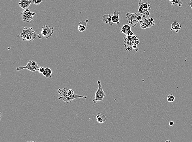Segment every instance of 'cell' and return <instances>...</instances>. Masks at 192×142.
<instances>
[{"label":"cell","instance_id":"44dd1931","mask_svg":"<svg viewBox=\"0 0 192 142\" xmlns=\"http://www.w3.org/2000/svg\"><path fill=\"white\" fill-rule=\"evenodd\" d=\"M143 22H145L146 24H147V28H150L152 26V24L150 22H149V21L148 20V19L145 18L144 19H143Z\"/></svg>","mask_w":192,"mask_h":142},{"label":"cell","instance_id":"e575fe53","mask_svg":"<svg viewBox=\"0 0 192 142\" xmlns=\"http://www.w3.org/2000/svg\"></svg>","mask_w":192,"mask_h":142},{"label":"cell","instance_id":"ac0fdd59","mask_svg":"<svg viewBox=\"0 0 192 142\" xmlns=\"http://www.w3.org/2000/svg\"><path fill=\"white\" fill-rule=\"evenodd\" d=\"M141 5H142L143 8L146 9L147 11H149V10H150V5L148 3V2L146 1H143V2H142Z\"/></svg>","mask_w":192,"mask_h":142},{"label":"cell","instance_id":"30bf717a","mask_svg":"<svg viewBox=\"0 0 192 142\" xmlns=\"http://www.w3.org/2000/svg\"><path fill=\"white\" fill-rule=\"evenodd\" d=\"M96 118L97 122L100 124L104 123L107 120L105 115L102 113H98V114L96 116Z\"/></svg>","mask_w":192,"mask_h":142},{"label":"cell","instance_id":"7c38bea8","mask_svg":"<svg viewBox=\"0 0 192 142\" xmlns=\"http://www.w3.org/2000/svg\"><path fill=\"white\" fill-rule=\"evenodd\" d=\"M181 27V25H180L178 22H174L172 24L171 30H175L176 33H178L180 31Z\"/></svg>","mask_w":192,"mask_h":142},{"label":"cell","instance_id":"6da1fadb","mask_svg":"<svg viewBox=\"0 0 192 142\" xmlns=\"http://www.w3.org/2000/svg\"><path fill=\"white\" fill-rule=\"evenodd\" d=\"M18 37L22 38V41H27L32 42L36 37V32L33 30V27L28 28L25 27L23 30V31L20 34H19Z\"/></svg>","mask_w":192,"mask_h":142},{"label":"cell","instance_id":"9c48e42d","mask_svg":"<svg viewBox=\"0 0 192 142\" xmlns=\"http://www.w3.org/2000/svg\"><path fill=\"white\" fill-rule=\"evenodd\" d=\"M102 20L106 24H109V25H113V22H112V16L111 14H106L104 15L102 18Z\"/></svg>","mask_w":192,"mask_h":142},{"label":"cell","instance_id":"5b68a950","mask_svg":"<svg viewBox=\"0 0 192 142\" xmlns=\"http://www.w3.org/2000/svg\"><path fill=\"white\" fill-rule=\"evenodd\" d=\"M79 98H87V97L86 96H80L75 93H74V94L72 95L71 96L67 94L63 96H60V97L58 98V99L60 100H63L66 103H71L73 99Z\"/></svg>","mask_w":192,"mask_h":142},{"label":"cell","instance_id":"cb8c5ba5","mask_svg":"<svg viewBox=\"0 0 192 142\" xmlns=\"http://www.w3.org/2000/svg\"><path fill=\"white\" fill-rule=\"evenodd\" d=\"M143 16H142V15L139 13L138 15L137 16V20L138 21V22H141V21H142L143 19Z\"/></svg>","mask_w":192,"mask_h":142},{"label":"cell","instance_id":"4dcf8cb0","mask_svg":"<svg viewBox=\"0 0 192 142\" xmlns=\"http://www.w3.org/2000/svg\"><path fill=\"white\" fill-rule=\"evenodd\" d=\"M114 14H115V15H119V12L118 11H114Z\"/></svg>","mask_w":192,"mask_h":142},{"label":"cell","instance_id":"4316f807","mask_svg":"<svg viewBox=\"0 0 192 142\" xmlns=\"http://www.w3.org/2000/svg\"><path fill=\"white\" fill-rule=\"evenodd\" d=\"M68 94L69 95L71 96L72 95L74 94V91H73V90L71 89H68Z\"/></svg>","mask_w":192,"mask_h":142},{"label":"cell","instance_id":"3957f363","mask_svg":"<svg viewBox=\"0 0 192 142\" xmlns=\"http://www.w3.org/2000/svg\"><path fill=\"white\" fill-rule=\"evenodd\" d=\"M98 89L95 92V98L93 101L94 104H96L98 102L102 100L106 95L103 91L101 81L99 80L98 81Z\"/></svg>","mask_w":192,"mask_h":142},{"label":"cell","instance_id":"2e32d148","mask_svg":"<svg viewBox=\"0 0 192 142\" xmlns=\"http://www.w3.org/2000/svg\"><path fill=\"white\" fill-rule=\"evenodd\" d=\"M111 15L112 16V22H113V23H116L117 24H119L120 23V18L119 15H112L111 14Z\"/></svg>","mask_w":192,"mask_h":142},{"label":"cell","instance_id":"484cf974","mask_svg":"<svg viewBox=\"0 0 192 142\" xmlns=\"http://www.w3.org/2000/svg\"><path fill=\"white\" fill-rule=\"evenodd\" d=\"M132 49H134V50H136V51H137L138 50V48L137 47V44H135V43H134L132 46Z\"/></svg>","mask_w":192,"mask_h":142},{"label":"cell","instance_id":"8992f818","mask_svg":"<svg viewBox=\"0 0 192 142\" xmlns=\"http://www.w3.org/2000/svg\"><path fill=\"white\" fill-rule=\"evenodd\" d=\"M36 14V12H34L30 11L29 8L24 9L23 10V12L22 13V20L25 22L29 23L34 19V15Z\"/></svg>","mask_w":192,"mask_h":142},{"label":"cell","instance_id":"83f0119b","mask_svg":"<svg viewBox=\"0 0 192 142\" xmlns=\"http://www.w3.org/2000/svg\"><path fill=\"white\" fill-rule=\"evenodd\" d=\"M139 39H138V38H137L136 39H135V40H134V43H135V44H137H137H139Z\"/></svg>","mask_w":192,"mask_h":142},{"label":"cell","instance_id":"d6a6232c","mask_svg":"<svg viewBox=\"0 0 192 142\" xmlns=\"http://www.w3.org/2000/svg\"><path fill=\"white\" fill-rule=\"evenodd\" d=\"M139 0V3H138V6H139L140 5H141V4H142V1L143 0Z\"/></svg>","mask_w":192,"mask_h":142},{"label":"cell","instance_id":"ba28073f","mask_svg":"<svg viewBox=\"0 0 192 142\" xmlns=\"http://www.w3.org/2000/svg\"><path fill=\"white\" fill-rule=\"evenodd\" d=\"M32 3L30 0H21L19 3V5L22 8L23 10L26 8H29V7Z\"/></svg>","mask_w":192,"mask_h":142},{"label":"cell","instance_id":"4fadbf2b","mask_svg":"<svg viewBox=\"0 0 192 142\" xmlns=\"http://www.w3.org/2000/svg\"><path fill=\"white\" fill-rule=\"evenodd\" d=\"M131 31V28L130 25L128 24H125L122 27L121 30V32L126 35L128 33Z\"/></svg>","mask_w":192,"mask_h":142},{"label":"cell","instance_id":"f546056e","mask_svg":"<svg viewBox=\"0 0 192 142\" xmlns=\"http://www.w3.org/2000/svg\"><path fill=\"white\" fill-rule=\"evenodd\" d=\"M149 14H150V13H149V11H147L145 12V15H146V16H149Z\"/></svg>","mask_w":192,"mask_h":142},{"label":"cell","instance_id":"603a6c76","mask_svg":"<svg viewBox=\"0 0 192 142\" xmlns=\"http://www.w3.org/2000/svg\"><path fill=\"white\" fill-rule=\"evenodd\" d=\"M148 20L149 21V22H150L152 24V26L154 25L155 24V21H154V19L152 17H149L148 19Z\"/></svg>","mask_w":192,"mask_h":142},{"label":"cell","instance_id":"7402d4cb","mask_svg":"<svg viewBox=\"0 0 192 142\" xmlns=\"http://www.w3.org/2000/svg\"><path fill=\"white\" fill-rule=\"evenodd\" d=\"M43 0H32V2L35 5H39L43 1Z\"/></svg>","mask_w":192,"mask_h":142},{"label":"cell","instance_id":"d6986e66","mask_svg":"<svg viewBox=\"0 0 192 142\" xmlns=\"http://www.w3.org/2000/svg\"><path fill=\"white\" fill-rule=\"evenodd\" d=\"M175 98L172 95H169L167 97V101L169 102H173L175 100Z\"/></svg>","mask_w":192,"mask_h":142},{"label":"cell","instance_id":"836d02e7","mask_svg":"<svg viewBox=\"0 0 192 142\" xmlns=\"http://www.w3.org/2000/svg\"><path fill=\"white\" fill-rule=\"evenodd\" d=\"M171 142V141H166V142Z\"/></svg>","mask_w":192,"mask_h":142},{"label":"cell","instance_id":"52a82bcc","mask_svg":"<svg viewBox=\"0 0 192 142\" xmlns=\"http://www.w3.org/2000/svg\"><path fill=\"white\" fill-rule=\"evenodd\" d=\"M138 14V12L131 13L130 16L127 18V22L131 27L132 28H134L138 23V21L137 20V16Z\"/></svg>","mask_w":192,"mask_h":142},{"label":"cell","instance_id":"277c9868","mask_svg":"<svg viewBox=\"0 0 192 142\" xmlns=\"http://www.w3.org/2000/svg\"><path fill=\"white\" fill-rule=\"evenodd\" d=\"M39 68L37 63L33 60L29 61L26 66H19L16 68V71H20L23 69H27L31 72H36Z\"/></svg>","mask_w":192,"mask_h":142},{"label":"cell","instance_id":"d4e9b609","mask_svg":"<svg viewBox=\"0 0 192 142\" xmlns=\"http://www.w3.org/2000/svg\"><path fill=\"white\" fill-rule=\"evenodd\" d=\"M44 70H45V68L44 67H40L38 69V71L40 73H42L43 72H44Z\"/></svg>","mask_w":192,"mask_h":142},{"label":"cell","instance_id":"ffe728a7","mask_svg":"<svg viewBox=\"0 0 192 142\" xmlns=\"http://www.w3.org/2000/svg\"><path fill=\"white\" fill-rule=\"evenodd\" d=\"M140 23V27L142 29H145L147 28V24L146 23L143 22V21H141V22H139Z\"/></svg>","mask_w":192,"mask_h":142},{"label":"cell","instance_id":"1f68e13d","mask_svg":"<svg viewBox=\"0 0 192 142\" xmlns=\"http://www.w3.org/2000/svg\"><path fill=\"white\" fill-rule=\"evenodd\" d=\"M174 124V123L173 122L171 121V122H169V125L170 126H172Z\"/></svg>","mask_w":192,"mask_h":142},{"label":"cell","instance_id":"7a4b0ae2","mask_svg":"<svg viewBox=\"0 0 192 142\" xmlns=\"http://www.w3.org/2000/svg\"><path fill=\"white\" fill-rule=\"evenodd\" d=\"M54 33V28L53 27L48 25H45L42 27V31L37 35L39 39L45 38L46 39L50 37Z\"/></svg>","mask_w":192,"mask_h":142},{"label":"cell","instance_id":"5bb4252c","mask_svg":"<svg viewBox=\"0 0 192 142\" xmlns=\"http://www.w3.org/2000/svg\"><path fill=\"white\" fill-rule=\"evenodd\" d=\"M169 1L170 4L175 6H178L181 7L182 6V0H169Z\"/></svg>","mask_w":192,"mask_h":142},{"label":"cell","instance_id":"f1b7e54d","mask_svg":"<svg viewBox=\"0 0 192 142\" xmlns=\"http://www.w3.org/2000/svg\"><path fill=\"white\" fill-rule=\"evenodd\" d=\"M188 5L189 6H190L192 10V0H190L189 3H188Z\"/></svg>","mask_w":192,"mask_h":142},{"label":"cell","instance_id":"8fae6325","mask_svg":"<svg viewBox=\"0 0 192 142\" xmlns=\"http://www.w3.org/2000/svg\"><path fill=\"white\" fill-rule=\"evenodd\" d=\"M43 76L45 77L46 79L50 77L51 78L52 77V71L51 69L49 67H47L45 68L44 72L42 73Z\"/></svg>","mask_w":192,"mask_h":142},{"label":"cell","instance_id":"9a60e30c","mask_svg":"<svg viewBox=\"0 0 192 142\" xmlns=\"http://www.w3.org/2000/svg\"><path fill=\"white\" fill-rule=\"evenodd\" d=\"M87 28V23L85 22L82 21L79 23L78 25V29L80 32H84L86 30Z\"/></svg>","mask_w":192,"mask_h":142},{"label":"cell","instance_id":"e0dca14e","mask_svg":"<svg viewBox=\"0 0 192 142\" xmlns=\"http://www.w3.org/2000/svg\"><path fill=\"white\" fill-rule=\"evenodd\" d=\"M146 11H147V10L146 9L144 8H143L142 5H141H141L139 6V9H138V12L141 14L142 15V16H143V17H145L146 16V15H145V12Z\"/></svg>","mask_w":192,"mask_h":142}]
</instances>
